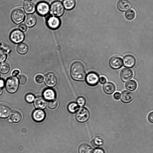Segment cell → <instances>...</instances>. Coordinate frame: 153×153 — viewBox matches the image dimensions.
<instances>
[{
    "instance_id": "9",
    "label": "cell",
    "mask_w": 153,
    "mask_h": 153,
    "mask_svg": "<svg viewBox=\"0 0 153 153\" xmlns=\"http://www.w3.org/2000/svg\"><path fill=\"white\" fill-rule=\"evenodd\" d=\"M99 79L98 75L96 73L94 72L89 73L86 78L87 83L91 86L97 85L99 82Z\"/></svg>"
},
{
    "instance_id": "18",
    "label": "cell",
    "mask_w": 153,
    "mask_h": 153,
    "mask_svg": "<svg viewBox=\"0 0 153 153\" xmlns=\"http://www.w3.org/2000/svg\"><path fill=\"white\" fill-rule=\"evenodd\" d=\"M47 102L45 98L42 97H37L34 101V105L37 108L44 109L46 106Z\"/></svg>"
},
{
    "instance_id": "8",
    "label": "cell",
    "mask_w": 153,
    "mask_h": 153,
    "mask_svg": "<svg viewBox=\"0 0 153 153\" xmlns=\"http://www.w3.org/2000/svg\"><path fill=\"white\" fill-rule=\"evenodd\" d=\"M36 10L39 15L45 16L49 13L50 6L47 2L44 1H40L37 4Z\"/></svg>"
},
{
    "instance_id": "31",
    "label": "cell",
    "mask_w": 153,
    "mask_h": 153,
    "mask_svg": "<svg viewBox=\"0 0 153 153\" xmlns=\"http://www.w3.org/2000/svg\"><path fill=\"white\" fill-rule=\"evenodd\" d=\"M7 57V54L5 51L0 47V62H4Z\"/></svg>"
},
{
    "instance_id": "21",
    "label": "cell",
    "mask_w": 153,
    "mask_h": 153,
    "mask_svg": "<svg viewBox=\"0 0 153 153\" xmlns=\"http://www.w3.org/2000/svg\"><path fill=\"white\" fill-rule=\"evenodd\" d=\"M24 8L26 13L31 14L35 11L36 6L33 2L30 1H26L24 3Z\"/></svg>"
},
{
    "instance_id": "34",
    "label": "cell",
    "mask_w": 153,
    "mask_h": 153,
    "mask_svg": "<svg viewBox=\"0 0 153 153\" xmlns=\"http://www.w3.org/2000/svg\"><path fill=\"white\" fill-rule=\"evenodd\" d=\"M26 77L24 75H21L19 76L18 80L19 83L22 85L24 84L27 81Z\"/></svg>"
},
{
    "instance_id": "33",
    "label": "cell",
    "mask_w": 153,
    "mask_h": 153,
    "mask_svg": "<svg viewBox=\"0 0 153 153\" xmlns=\"http://www.w3.org/2000/svg\"><path fill=\"white\" fill-rule=\"evenodd\" d=\"M58 104L57 100L55 99L50 100L48 102V106L51 109L55 108Z\"/></svg>"
},
{
    "instance_id": "7",
    "label": "cell",
    "mask_w": 153,
    "mask_h": 153,
    "mask_svg": "<svg viewBox=\"0 0 153 153\" xmlns=\"http://www.w3.org/2000/svg\"><path fill=\"white\" fill-rule=\"evenodd\" d=\"M11 41L15 43H19L22 41L25 38L24 33L19 29L12 31L10 36Z\"/></svg>"
},
{
    "instance_id": "41",
    "label": "cell",
    "mask_w": 153,
    "mask_h": 153,
    "mask_svg": "<svg viewBox=\"0 0 153 153\" xmlns=\"http://www.w3.org/2000/svg\"><path fill=\"white\" fill-rule=\"evenodd\" d=\"M120 93L119 92H115L113 95L114 98L116 100H118L120 99Z\"/></svg>"
},
{
    "instance_id": "32",
    "label": "cell",
    "mask_w": 153,
    "mask_h": 153,
    "mask_svg": "<svg viewBox=\"0 0 153 153\" xmlns=\"http://www.w3.org/2000/svg\"><path fill=\"white\" fill-rule=\"evenodd\" d=\"M93 143L95 146H100L103 144L104 141L101 138L96 137L93 140Z\"/></svg>"
},
{
    "instance_id": "17",
    "label": "cell",
    "mask_w": 153,
    "mask_h": 153,
    "mask_svg": "<svg viewBox=\"0 0 153 153\" xmlns=\"http://www.w3.org/2000/svg\"><path fill=\"white\" fill-rule=\"evenodd\" d=\"M36 17L34 15L31 14H29L27 15L24 20L25 25L29 27L33 26L36 24Z\"/></svg>"
},
{
    "instance_id": "5",
    "label": "cell",
    "mask_w": 153,
    "mask_h": 153,
    "mask_svg": "<svg viewBox=\"0 0 153 153\" xmlns=\"http://www.w3.org/2000/svg\"><path fill=\"white\" fill-rule=\"evenodd\" d=\"M90 116V112L88 109L85 107H81L76 112V118L79 122L83 123L88 120Z\"/></svg>"
},
{
    "instance_id": "37",
    "label": "cell",
    "mask_w": 153,
    "mask_h": 153,
    "mask_svg": "<svg viewBox=\"0 0 153 153\" xmlns=\"http://www.w3.org/2000/svg\"><path fill=\"white\" fill-rule=\"evenodd\" d=\"M44 77L41 75H38L36 77L35 79L36 81L38 83H42L44 80Z\"/></svg>"
},
{
    "instance_id": "28",
    "label": "cell",
    "mask_w": 153,
    "mask_h": 153,
    "mask_svg": "<svg viewBox=\"0 0 153 153\" xmlns=\"http://www.w3.org/2000/svg\"><path fill=\"white\" fill-rule=\"evenodd\" d=\"M10 66L7 62H4L0 64V72L4 74L7 73L10 71Z\"/></svg>"
},
{
    "instance_id": "36",
    "label": "cell",
    "mask_w": 153,
    "mask_h": 153,
    "mask_svg": "<svg viewBox=\"0 0 153 153\" xmlns=\"http://www.w3.org/2000/svg\"><path fill=\"white\" fill-rule=\"evenodd\" d=\"M35 97L32 94H28L26 95L25 97V100L26 101L29 103L32 102L34 99Z\"/></svg>"
},
{
    "instance_id": "6",
    "label": "cell",
    "mask_w": 153,
    "mask_h": 153,
    "mask_svg": "<svg viewBox=\"0 0 153 153\" xmlns=\"http://www.w3.org/2000/svg\"><path fill=\"white\" fill-rule=\"evenodd\" d=\"M25 17V14L24 12L20 9H17L14 10L11 15L12 20L16 24H19L22 22Z\"/></svg>"
},
{
    "instance_id": "12",
    "label": "cell",
    "mask_w": 153,
    "mask_h": 153,
    "mask_svg": "<svg viewBox=\"0 0 153 153\" xmlns=\"http://www.w3.org/2000/svg\"><path fill=\"white\" fill-rule=\"evenodd\" d=\"M133 72L132 70L129 68H125L121 71L120 74L121 78L123 82H126L132 78Z\"/></svg>"
},
{
    "instance_id": "10",
    "label": "cell",
    "mask_w": 153,
    "mask_h": 153,
    "mask_svg": "<svg viewBox=\"0 0 153 153\" xmlns=\"http://www.w3.org/2000/svg\"><path fill=\"white\" fill-rule=\"evenodd\" d=\"M57 79L56 75L52 72L47 74L45 76V83L48 87L55 86L57 82Z\"/></svg>"
},
{
    "instance_id": "35",
    "label": "cell",
    "mask_w": 153,
    "mask_h": 153,
    "mask_svg": "<svg viewBox=\"0 0 153 153\" xmlns=\"http://www.w3.org/2000/svg\"><path fill=\"white\" fill-rule=\"evenodd\" d=\"M78 104L80 106H84L86 102L85 98L82 97H80L78 98L77 100Z\"/></svg>"
},
{
    "instance_id": "16",
    "label": "cell",
    "mask_w": 153,
    "mask_h": 153,
    "mask_svg": "<svg viewBox=\"0 0 153 153\" xmlns=\"http://www.w3.org/2000/svg\"><path fill=\"white\" fill-rule=\"evenodd\" d=\"M32 117L33 120L36 122H40L43 121L45 117V112L41 110H35L32 114Z\"/></svg>"
},
{
    "instance_id": "38",
    "label": "cell",
    "mask_w": 153,
    "mask_h": 153,
    "mask_svg": "<svg viewBox=\"0 0 153 153\" xmlns=\"http://www.w3.org/2000/svg\"><path fill=\"white\" fill-rule=\"evenodd\" d=\"M19 28L21 31L25 32L26 31L27 27L25 24H22L19 25Z\"/></svg>"
},
{
    "instance_id": "45",
    "label": "cell",
    "mask_w": 153,
    "mask_h": 153,
    "mask_svg": "<svg viewBox=\"0 0 153 153\" xmlns=\"http://www.w3.org/2000/svg\"><path fill=\"white\" fill-rule=\"evenodd\" d=\"M3 93V89L2 88H0V95H1Z\"/></svg>"
},
{
    "instance_id": "42",
    "label": "cell",
    "mask_w": 153,
    "mask_h": 153,
    "mask_svg": "<svg viewBox=\"0 0 153 153\" xmlns=\"http://www.w3.org/2000/svg\"><path fill=\"white\" fill-rule=\"evenodd\" d=\"M99 80L101 83L103 84L106 82L107 79L105 77L103 76H102L100 77Z\"/></svg>"
},
{
    "instance_id": "13",
    "label": "cell",
    "mask_w": 153,
    "mask_h": 153,
    "mask_svg": "<svg viewBox=\"0 0 153 153\" xmlns=\"http://www.w3.org/2000/svg\"><path fill=\"white\" fill-rule=\"evenodd\" d=\"M121 100L122 101L126 103L131 102L134 98V94L130 91L125 90L121 93Z\"/></svg>"
},
{
    "instance_id": "11",
    "label": "cell",
    "mask_w": 153,
    "mask_h": 153,
    "mask_svg": "<svg viewBox=\"0 0 153 153\" xmlns=\"http://www.w3.org/2000/svg\"><path fill=\"white\" fill-rule=\"evenodd\" d=\"M109 64L112 68L114 69H118L123 66V61L121 57L114 56L110 59Z\"/></svg>"
},
{
    "instance_id": "24",
    "label": "cell",
    "mask_w": 153,
    "mask_h": 153,
    "mask_svg": "<svg viewBox=\"0 0 153 153\" xmlns=\"http://www.w3.org/2000/svg\"><path fill=\"white\" fill-rule=\"evenodd\" d=\"M11 120L14 123H18L22 119V115L21 113L17 110H13L10 115Z\"/></svg>"
},
{
    "instance_id": "29",
    "label": "cell",
    "mask_w": 153,
    "mask_h": 153,
    "mask_svg": "<svg viewBox=\"0 0 153 153\" xmlns=\"http://www.w3.org/2000/svg\"><path fill=\"white\" fill-rule=\"evenodd\" d=\"M126 18L129 20H131L134 18L136 13L135 11L133 9H130L127 10L125 13Z\"/></svg>"
},
{
    "instance_id": "1",
    "label": "cell",
    "mask_w": 153,
    "mask_h": 153,
    "mask_svg": "<svg viewBox=\"0 0 153 153\" xmlns=\"http://www.w3.org/2000/svg\"><path fill=\"white\" fill-rule=\"evenodd\" d=\"M71 73L72 78L75 80L81 81L85 79V70L82 64L80 62H76L72 64Z\"/></svg>"
},
{
    "instance_id": "26",
    "label": "cell",
    "mask_w": 153,
    "mask_h": 153,
    "mask_svg": "<svg viewBox=\"0 0 153 153\" xmlns=\"http://www.w3.org/2000/svg\"><path fill=\"white\" fill-rule=\"evenodd\" d=\"M29 48L28 45L25 43H21L18 45L17 50L20 54H25L28 51Z\"/></svg>"
},
{
    "instance_id": "20",
    "label": "cell",
    "mask_w": 153,
    "mask_h": 153,
    "mask_svg": "<svg viewBox=\"0 0 153 153\" xmlns=\"http://www.w3.org/2000/svg\"><path fill=\"white\" fill-rule=\"evenodd\" d=\"M10 112V109L8 106L5 104H0V118H4L8 117Z\"/></svg>"
},
{
    "instance_id": "30",
    "label": "cell",
    "mask_w": 153,
    "mask_h": 153,
    "mask_svg": "<svg viewBox=\"0 0 153 153\" xmlns=\"http://www.w3.org/2000/svg\"><path fill=\"white\" fill-rule=\"evenodd\" d=\"M68 108L69 111L70 112L74 113L78 110V106L76 103L72 102L68 105Z\"/></svg>"
},
{
    "instance_id": "27",
    "label": "cell",
    "mask_w": 153,
    "mask_h": 153,
    "mask_svg": "<svg viewBox=\"0 0 153 153\" xmlns=\"http://www.w3.org/2000/svg\"><path fill=\"white\" fill-rule=\"evenodd\" d=\"M125 86L126 88L128 90L134 91L137 89V84L135 81L134 80H131L126 83Z\"/></svg>"
},
{
    "instance_id": "46",
    "label": "cell",
    "mask_w": 153,
    "mask_h": 153,
    "mask_svg": "<svg viewBox=\"0 0 153 153\" xmlns=\"http://www.w3.org/2000/svg\"><path fill=\"white\" fill-rule=\"evenodd\" d=\"M26 1H31L32 0H25Z\"/></svg>"
},
{
    "instance_id": "15",
    "label": "cell",
    "mask_w": 153,
    "mask_h": 153,
    "mask_svg": "<svg viewBox=\"0 0 153 153\" xmlns=\"http://www.w3.org/2000/svg\"><path fill=\"white\" fill-rule=\"evenodd\" d=\"M117 7L121 11H125L131 8V4L128 0H119L117 2Z\"/></svg>"
},
{
    "instance_id": "43",
    "label": "cell",
    "mask_w": 153,
    "mask_h": 153,
    "mask_svg": "<svg viewBox=\"0 0 153 153\" xmlns=\"http://www.w3.org/2000/svg\"><path fill=\"white\" fill-rule=\"evenodd\" d=\"M19 73V70L15 69L13 71L12 73V75L14 76L18 75Z\"/></svg>"
},
{
    "instance_id": "2",
    "label": "cell",
    "mask_w": 153,
    "mask_h": 153,
    "mask_svg": "<svg viewBox=\"0 0 153 153\" xmlns=\"http://www.w3.org/2000/svg\"><path fill=\"white\" fill-rule=\"evenodd\" d=\"M64 9L62 3L58 1L53 2L50 7L51 14L53 16L57 17L62 15L64 12Z\"/></svg>"
},
{
    "instance_id": "22",
    "label": "cell",
    "mask_w": 153,
    "mask_h": 153,
    "mask_svg": "<svg viewBox=\"0 0 153 153\" xmlns=\"http://www.w3.org/2000/svg\"><path fill=\"white\" fill-rule=\"evenodd\" d=\"M43 96L45 99L51 100L55 99L56 93L53 90L48 88L44 91Z\"/></svg>"
},
{
    "instance_id": "40",
    "label": "cell",
    "mask_w": 153,
    "mask_h": 153,
    "mask_svg": "<svg viewBox=\"0 0 153 153\" xmlns=\"http://www.w3.org/2000/svg\"><path fill=\"white\" fill-rule=\"evenodd\" d=\"M148 119L150 123H153V112L152 111L150 113L148 117Z\"/></svg>"
},
{
    "instance_id": "4",
    "label": "cell",
    "mask_w": 153,
    "mask_h": 153,
    "mask_svg": "<svg viewBox=\"0 0 153 153\" xmlns=\"http://www.w3.org/2000/svg\"><path fill=\"white\" fill-rule=\"evenodd\" d=\"M45 16L46 24L49 28L52 30H56L60 27L61 24V21L59 18L52 16L49 13Z\"/></svg>"
},
{
    "instance_id": "3",
    "label": "cell",
    "mask_w": 153,
    "mask_h": 153,
    "mask_svg": "<svg viewBox=\"0 0 153 153\" xmlns=\"http://www.w3.org/2000/svg\"><path fill=\"white\" fill-rule=\"evenodd\" d=\"M19 86V82L16 76L8 78L5 83V87L7 91L10 93H13L17 90Z\"/></svg>"
},
{
    "instance_id": "25",
    "label": "cell",
    "mask_w": 153,
    "mask_h": 153,
    "mask_svg": "<svg viewBox=\"0 0 153 153\" xmlns=\"http://www.w3.org/2000/svg\"><path fill=\"white\" fill-rule=\"evenodd\" d=\"M75 0H63L62 4L66 10H70L74 8L75 5Z\"/></svg>"
},
{
    "instance_id": "23",
    "label": "cell",
    "mask_w": 153,
    "mask_h": 153,
    "mask_svg": "<svg viewBox=\"0 0 153 153\" xmlns=\"http://www.w3.org/2000/svg\"><path fill=\"white\" fill-rule=\"evenodd\" d=\"M93 149L92 146L87 143L81 145L79 148V153H93Z\"/></svg>"
},
{
    "instance_id": "14",
    "label": "cell",
    "mask_w": 153,
    "mask_h": 153,
    "mask_svg": "<svg viewBox=\"0 0 153 153\" xmlns=\"http://www.w3.org/2000/svg\"><path fill=\"white\" fill-rule=\"evenodd\" d=\"M136 62L135 58L131 55L128 54L124 57L123 63L126 67L132 68L135 65Z\"/></svg>"
},
{
    "instance_id": "39",
    "label": "cell",
    "mask_w": 153,
    "mask_h": 153,
    "mask_svg": "<svg viewBox=\"0 0 153 153\" xmlns=\"http://www.w3.org/2000/svg\"><path fill=\"white\" fill-rule=\"evenodd\" d=\"M93 151L94 153H105L104 150L100 148H96Z\"/></svg>"
},
{
    "instance_id": "19",
    "label": "cell",
    "mask_w": 153,
    "mask_h": 153,
    "mask_svg": "<svg viewBox=\"0 0 153 153\" xmlns=\"http://www.w3.org/2000/svg\"><path fill=\"white\" fill-rule=\"evenodd\" d=\"M104 92L108 94H112L115 91L116 87L114 84L111 82L105 83L103 86Z\"/></svg>"
},
{
    "instance_id": "44",
    "label": "cell",
    "mask_w": 153,
    "mask_h": 153,
    "mask_svg": "<svg viewBox=\"0 0 153 153\" xmlns=\"http://www.w3.org/2000/svg\"><path fill=\"white\" fill-rule=\"evenodd\" d=\"M4 79H0V88H2L4 85Z\"/></svg>"
}]
</instances>
